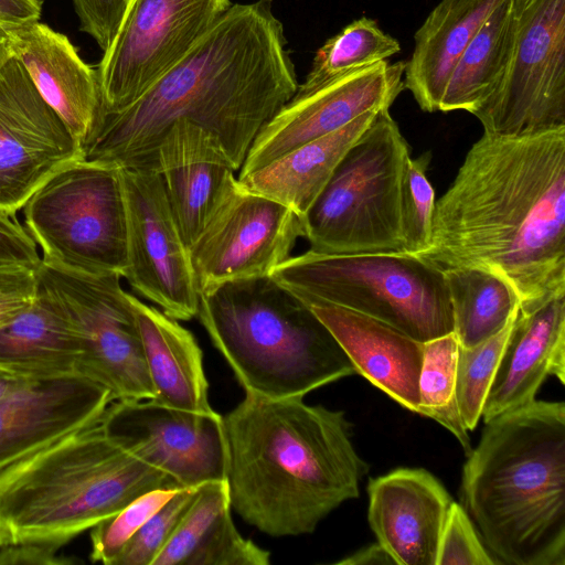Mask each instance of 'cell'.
Masks as SVG:
<instances>
[{"label": "cell", "mask_w": 565, "mask_h": 565, "mask_svg": "<svg viewBox=\"0 0 565 565\" xmlns=\"http://www.w3.org/2000/svg\"><path fill=\"white\" fill-rule=\"evenodd\" d=\"M286 44L270 0L232 4L142 95L103 116L83 159L157 170L160 141L184 120L213 135L239 170L259 131L298 89Z\"/></svg>", "instance_id": "1"}, {"label": "cell", "mask_w": 565, "mask_h": 565, "mask_svg": "<svg viewBox=\"0 0 565 565\" xmlns=\"http://www.w3.org/2000/svg\"><path fill=\"white\" fill-rule=\"evenodd\" d=\"M419 257L443 271L495 274L521 312L565 295V127L483 132L435 203L430 246Z\"/></svg>", "instance_id": "2"}, {"label": "cell", "mask_w": 565, "mask_h": 565, "mask_svg": "<svg viewBox=\"0 0 565 565\" xmlns=\"http://www.w3.org/2000/svg\"><path fill=\"white\" fill-rule=\"evenodd\" d=\"M223 423L231 508L258 531L310 534L359 497L370 467L352 444L344 412L308 405L303 397L246 394Z\"/></svg>", "instance_id": "3"}, {"label": "cell", "mask_w": 565, "mask_h": 565, "mask_svg": "<svg viewBox=\"0 0 565 565\" xmlns=\"http://www.w3.org/2000/svg\"><path fill=\"white\" fill-rule=\"evenodd\" d=\"M461 476L463 509L498 564L565 565V404L484 423Z\"/></svg>", "instance_id": "4"}, {"label": "cell", "mask_w": 565, "mask_h": 565, "mask_svg": "<svg viewBox=\"0 0 565 565\" xmlns=\"http://www.w3.org/2000/svg\"><path fill=\"white\" fill-rule=\"evenodd\" d=\"M105 435L99 423L68 434L0 471V547H62L156 489H179Z\"/></svg>", "instance_id": "5"}, {"label": "cell", "mask_w": 565, "mask_h": 565, "mask_svg": "<svg viewBox=\"0 0 565 565\" xmlns=\"http://www.w3.org/2000/svg\"><path fill=\"white\" fill-rule=\"evenodd\" d=\"M245 394L303 397L356 369L311 309L270 276L200 295L198 315Z\"/></svg>", "instance_id": "6"}, {"label": "cell", "mask_w": 565, "mask_h": 565, "mask_svg": "<svg viewBox=\"0 0 565 565\" xmlns=\"http://www.w3.org/2000/svg\"><path fill=\"white\" fill-rule=\"evenodd\" d=\"M303 303H329L383 321L427 342L454 332L444 271L406 253L290 256L270 275Z\"/></svg>", "instance_id": "7"}, {"label": "cell", "mask_w": 565, "mask_h": 565, "mask_svg": "<svg viewBox=\"0 0 565 565\" xmlns=\"http://www.w3.org/2000/svg\"><path fill=\"white\" fill-rule=\"evenodd\" d=\"M411 148L390 108L377 111L301 217L302 237L324 254L405 253L401 186Z\"/></svg>", "instance_id": "8"}, {"label": "cell", "mask_w": 565, "mask_h": 565, "mask_svg": "<svg viewBox=\"0 0 565 565\" xmlns=\"http://www.w3.org/2000/svg\"><path fill=\"white\" fill-rule=\"evenodd\" d=\"M22 210L42 260L76 273L124 276L127 223L120 167L85 159L71 162Z\"/></svg>", "instance_id": "9"}, {"label": "cell", "mask_w": 565, "mask_h": 565, "mask_svg": "<svg viewBox=\"0 0 565 565\" xmlns=\"http://www.w3.org/2000/svg\"><path fill=\"white\" fill-rule=\"evenodd\" d=\"M36 277L76 330V374L107 388L113 401L153 398L131 294L122 289L121 276L76 273L41 259Z\"/></svg>", "instance_id": "10"}, {"label": "cell", "mask_w": 565, "mask_h": 565, "mask_svg": "<svg viewBox=\"0 0 565 565\" xmlns=\"http://www.w3.org/2000/svg\"><path fill=\"white\" fill-rule=\"evenodd\" d=\"M505 74L472 115L483 132L520 137L565 127V0H514Z\"/></svg>", "instance_id": "11"}, {"label": "cell", "mask_w": 565, "mask_h": 565, "mask_svg": "<svg viewBox=\"0 0 565 565\" xmlns=\"http://www.w3.org/2000/svg\"><path fill=\"white\" fill-rule=\"evenodd\" d=\"M231 6L230 0H129L97 67L104 115L142 95Z\"/></svg>", "instance_id": "12"}, {"label": "cell", "mask_w": 565, "mask_h": 565, "mask_svg": "<svg viewBox=\"0 0 565 565\" xmlns=\"http://www.w3.org/2000/svg\"><path fill=\"white\" fill-rule=\"evenodd\" d=\"M299 237L301 218L295 212L233 178L188 247L200 295L225 282L270 276Z\"/></svg>", "instance_id": "13"}, {"label": "cell", "mask_w": 565, "mask_h": 565, "mask_svg": "<svg viewBox=\"0 0 565 565\" xmlns=\"http://www.w3.org/2000/svg\"><path fill=\"white\" fill-rule=\"evenodd\" d=\"M127 223V268L131 288L167 316L196 317L200 292L188 246L157 170L120 168Z\"/></svg>", "instance_id": "14"}, {"label": "cell", "mask_w": 565, "mask_h": 565, "mask_svg": "<svg viewBox=\"0 0 565 565\" xmlns=\"http://www.w3.org/2000/svg\"><path fill=\"white\" fill-rule=\"evenodd\" d=\"M99 426L111 440L173 478L180 488L226 480L228 447L223 417L153 398L116 401Z\"/></svg>", "instance_id": "15"}, {"label": "cell", "mask_w": 565, "mask_h": 565, "mask_svg": "<svg viewBox=\"0 0 565 565\" xmlns=\"http://www.w3.org/2000/svg\"><path fill=\"white\" fill-rule=\"evenodd\" d=\"M79 159L82 145L11 56L0 68V210L14 216L50 177Z\"/></svg>", "instance_id": "16"}, {"label": "cell", "mask_w": 565, "mask_h": 565, "mask_svg": "<svg viewBox=\"0 0 565 565\" xmlns=\"http://www.w3.org/2000/svg\"><path fill=\"white\" fill-rule=\"evenodd\" d=\"M405 62L382 61L311 93L294 96L259 131L238 177L344 127L364 113L390 108L405 89Z\"/></svg>", "instance_id": "17"}, {"label": "cell", "mask_w": 565, "mask_h": 565, "mask_svg": "<svg viewBox=\"0 0 565 565\" xmlns=\"http://www.w3.org/2000/svg\"><path fill=\"white\" fill-rule=\"evenodd\" d=\"M113 397L81 375L29 380L0 403V471L100 422Z\"/></svg>", "instance_id": "18"}, {"label": "cell", "mask_w": 565, "mask_h": 565, "mask_svg": "<svg viewBox=\"0 0 565 565\" xmlns=\"http://www.w3.org/2000/svg\"><path fill=\"white\" fill-rule=\"evenodd\" d=\"M367 520L397 565H436L440 533L454 502L425 469L401 468L371 479Z\"/></svg>", "instance_id": "19"}, {"label": "cell", "mask_w": 565, "mask_h": 565, "mask_svg": "<svg viewBox=\"0 0 565 565\" xmlns=\"http://www.w3.org/2000/svg\"><path fill=\"white\" fill-rule=\"evenodd\" d=\"M7 32L12 56L83 148L104 116L97 70L83 61L66 35L44 23Z\"/></svg>", "instance_id": "20"}, {"label": "cell", "mask_w": 565, "mask_h": 565, "mask_svg": "<svg viewBox=\"0 0 565 565\" xmlns=\"http://www.w3.org/2000/svg\"><path fill=\"white\" fill-rule=\"evenodd\" d=\"M548 375L565 381V295L518 311L483 404L484 423L535 401Z\"/></svg>", "instance_id": "21"}, {"label": "cell", "mask_w": 565, "mask_h": 565, "mask_svg": "<svg viewBox=\"0 0 565 565\" xmlns=\"http://www.w3.org/2000/svg\"><path fill=\"white\" fill-rule=\"evenodd\" d=\"M157 171L189 247L237 170L213 135L178 120L159 143Z\"/></svg>", "instance_id": "22"}, {"label": "cell", "mask_w": 565, "mask_h": 565, "mask_svg": "<svg viewBox=\"0 0 565 565\" xmlns=\"http://www.w3.org/2000/svg\"><path fill=\"white\" fill-rule=\"evenodd\" d=\"M369 382L403 407L420 414L419 374L424 343L363 313L329 305H307Z\"/></svg>", "instance_id": "23"}, {"label": "cell", "mask_w": 565, "mask_h": 565, "mask_svg": "<svg viewBox=\"0 0 565 565\" xmlns=\"http://www.w3.org/2000/svg\"><path fill=\"white\" fill-rule=\"evenodd\" d=\"M270 553L244 539L231 516L226 480L196 494L152 565H268Z\"/></svg>", "instance_id": "24"}, {"label": "cell", "mask_w": 565, "mask_h": 565, "mask_svg": "<svg viewBox=\"0 0 565 565\" xmlns=\"http://www.w3.org/2000/svg\"><path fill=\"white\" fill-rule=\"evenodd\" d=\"M505 0H441L414 35L415 46L404 72L422 110L438 111L448 77L465 47Z\"/></svg>", "instance_id": "25"}, {"label": "cell", "mask_w": 565, "mask_h": 565, "mask_svg": "<svg viewBox=\"0 0 565 565\" xmlns=\"http://www.w3.org/2000/svg\"><path fill=\"white\" fill-rule=\"evenodd\" d=\"M79 353L65 309L38 280L30 305L0 327V370L33 380L75 375Z\"/></svg>", "instance_id": "26"}, {"label": "cell", "mask_w": 565, "mask_h": 565, "mask_svg": "<svg viewBox=\"0 0 565 565\" xmlns=\"http://www.w3.org/2000/svg\"><path fill=\"white\" fill-rule=\"evenodd\" d=\"M148 374L159 403L209 413V383L193 334L159 308L130 297Z\"/></svg>", "instance_id": "27"}, {"label": "cell", "mask_w": 565, "mask_h": 565, "mask_svg": "<svg viewBox=\"0 0 565 565\" xmlns=\"http://www.w3.org/2000/svg\"><path fill=\"white\" fill-rule=\"evenodd\" d=\"M377 111L364 113L344 127L308 141L268 164L238 177L237 181L245 189L285 205L301 218Z\"/></svg>", "instance_id": "28"}, {"label": "cell", "mask_w": 565, "mask_h": 565, "mask_svg": "<svg viewBox=\"0 0 565 565\" xmlns=\"http://www.w3.org/2000/svg\"><path fill=\"white\" fill-rule=\"evenodd\" d=\"M514 0L503 1L482 24L458 57L445 86L440 111L473 114L499 87L512 54Z\"/></svg>", "instance_id": "29"}, {"label": "cell", "mask_w": 565, "mask_h": 565, "mask_svg": "<svg viewBox=\"0 0 565 565\" xmlns=\"http://www.w3.org/2000/svg\"><path fill=\"white\" fill-rule=\"evenodd\" d=\"M459 344L473 347L498 333L519 308L513 289L495 274L480 268L444 271Z\"/></svg>", "instance_id": "30"}, {"label": "cell", "mask_w": 565, "mask_h": 565, "mask_svg": "<svg viewBox=\"0 0 565 565\" xmlns=\"http://www.w3.org/2000/svg\"><path fill=\"white\" fill-rule=\"evenodd\" d=\"M401 46L376 21L362 17L330 38L318 49L311 68L294 96L311 93L353 72L386 61Z\"/></svg>", "instance_id": "31"}, {"label": "cell", "mask_w": 565, "mask_h": 565, "mask_svg": "<svg viewBox=\"0 0 565 565\" xmlns=\"http://www.w3.org/2000/svg\"><path fill=\"white\" fill-rule=\"evenodd\" d=\"M459 341L454 332L424 343L419 374L420 415L433 418L447 428L468 455L470 437L457 405V361Z\"/></svg>", "instance_id": "32"}, {"label": "cell", "mask_w": 565, "mask_h": 565, "mask_svg": "<svg viewBox=\"0 0 565 565\" xmlns=\"http://www.w3.org/2000/svg\"><path fill=\"white\" fill-rule=\"evenodd\" d=\"M519 308L494 335L469 348L459 344L456 397L465 427L473 430L482 416L483 404L507 344Z\"/></svg>", "instance_id": "33"}, {"label": "cell", "mask_w": 565, "mask_h": 565, "mask_svg": "<svg viewBox=\"0 0 565 565\" xmlns=\"http://www.w3.org/2000/svg\"><path fill=\"white\" fill-rule=\"evenodd\" d=\"M430 152L406 161L401 186V227L406 254L419 256L430 246L435 190L427 179Z\"/></svg>", "instance_id": "34"}, {"label": "cell", "mask_w": 565, "mask_h": 565, "mask_svg": "<svg viewBox=\"0 0 565 565\" xmlns=\"http://www.w3.org/2000/svg\"><path fill=\"white\" fill-rule=\"evenodd\" d=\"M177 489L149 491L90 529L92 562L114 565L138 530L174 494Z\"/></svg>", "instance_id": "35"}, {"label": "cell", "mask_w": 565, "mask_h": 565, "mask_svg": "<svg viewBox=\"0 0 565 565\" xmlns=\"http://www.w3.org/2000/svg\"><path fill=\"white\" fill-rule=\"evenodd\" d=\"M196 490L198 487L177 489L167 503L138 530L114 565H152L192 503Z\"/></svg>", "instance_id": "36"}, {"label": "cell", "mask_w": 565, "mask_h": 565, "mask_svg": "<svg viewBox=\"0 0 565 565\" xmlns=\"http://www.w3.org/2000/svg\"><path fill=\"white\" fill-rule=\"evenodd\" d=\"M494 565L463 507L452 502L444 523L436 565Z\"/></svg>", "instance_id": "37"}, {"label": "cell", "mask_w": 565, "mask_h": 565, "mask_svg": "<svg viewBox=\"0 0 565 565\" xmlns=\"http://www.w3.org/2000/svg\"><path fill=\"white\" fill-rule=\"evenodd\" d=\"M129 0H72L79 29L105 52L110 45Z\"/></svg>", "instance_id": "38"}, {"label": "cell", "mask_w": 565, "mask_h": 565, "mask_svg": "<svg viewBox=\"0 0 565 565\" xmlns=\"http://www.w3.org/2000/svg\"><path fill=\"white\" fill-rule=\"evenodd\" d=\"M41 259L31 234L15 216L0 210V270H36Z\"/></svg>", "instance_id": "39"}, {"label": "cell", "mask_w": 565, "mask_h": 565, "mask_svg": "<svg viewBox=\"0 0 565 565\" xmlns=\"http://www.w3.org/2000/svg\"><path fill=\"white\" fill-rule=\"evenodd\" d=\"M61 547L44 543H19L0 547V565H56L75 561L57 554Z\"/></svg>", "instance_id": "40"}, {"label": "cell", "mask_w": 565, "mask_h": 565, "mask_svg": "<svg viewBox=\"0 0 565 565\" xmlns=\"http://www.w3.org/2000/svg\"><path fill=\"white\" fill-rule=\"evenodd\" d=\"M41 0H0V29L9 31L39 21Z\"/></svg>", "instance_id": "41"}, {"label": "cell", "mask_w": 565, "mask_h": 565, "mask_svg": "<svg viewBox=\"0 0 565 565\" xmlns=\"http://www.w3.org/2000/svg\"><path fill=\"white\" fill-rule=\"evenodd\" d=\"M36 287V270H0V297L17 294L31 295L35 292Z\"/></svg>", "instance_id": "42"}, {"label": "cell", "mask_w": 565, "mask_h": 565, "mask_svg": "<svg viewBox=\"0 0 565 565\" xmlns=\"http://www.w3.org/2000/svg\"><path fill=\"white\" fill-rule=\"evenodd\" d=\"M338 565H397L393 556L379 543L361 548L338 561Z\"/></svg>", "instance_id": "43"}, {"label": "cell", "mask_w": 565, "mask_h": 565, "mask_svg": "<svg viewBox=\"0 0 565 565\" xmlns=\"http://www.w3.org/2000/svg\"><path fill=\"white\" fill-rule=\"evenodd\" d=\"M34 294H17L0 297V327L12 320L18 313L26 308Z\"/></svg>", "instance_id": "44"}, {"label": "cell", "mask_w": 565, "mask_h": 565, "mask_svg": "<svg viewBox=\"0 0 565 565\" xmlns=\"http://www.w3.org/2000/svg\"><path fill=\"white\" fill-rule=\"evenodd\" d=\"M29 380L3 370H0V403H2L8 396L15 392Z\"/></svg>", "instance_id": "45"}, {"label": "cell", "mask_w": 565, "mask_h": 565, "mask_svg": "<svg viewBox=\"0 0 565 565\" xmlns=\"http://www.w3.org/2000/svg\"><path fill=\"white\" fill-rule=\"evenodd\" d=\"M11 56L8 32L0 29V68Z\"/></svg>", "instance_id": "46"}]
</instances>
